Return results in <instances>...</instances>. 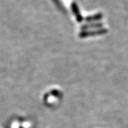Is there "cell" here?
I'll list each match as a JSON object with an SVG mask.
<instances>
[{"mask_svg":"<svg viewBox=\"0 0 128 128\" xmlns=\"http://www.w3.org/2000/svg\"><path fill=\"white\" fill-rule=\"evenodd\" d=\"M8 128H33V124L29 120L20 117L12 120Z\"/></svg>","mask_w":128,"mask_h":128,"instance_id":"cell-1","label":"cell"}]
</instances>
